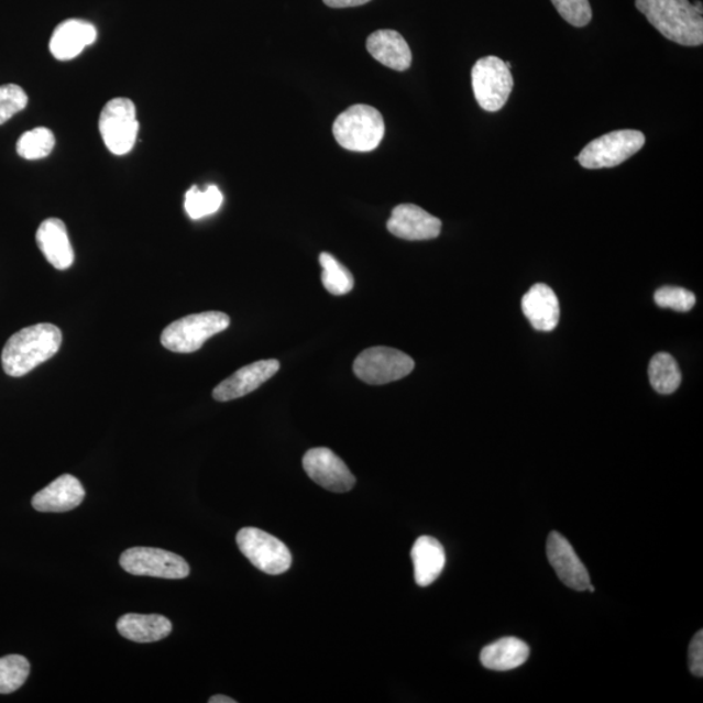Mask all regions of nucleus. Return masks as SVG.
Returning <instances> with one entry per match:
<instances>
[{"mask_svg": "<svg viewBox=\"0 0 703 703\" xmlns=\"http://www.w3.org/2000/svg\"><path fill=\"white\" fill-rule=\"evenodd\" d=\"M62 331L52 323H39L20 330L9 339L2 352L7 375L24 376L58 353Z\"/></svg>", "mask_w": 703, "mask_h": 703, "instance_id": "obj_1", "label": "nucleus"}, {"mask_svg": "<svg viewBox=\"0 0 703 703\" xmlns=\"http://www.w3.org/2000/svg\"><path fill=\"white\" fill-rule=\"evenodd\" d=\"M636 7L667 40L681 46L703 44V18L688 0H636Z\"/></svg>", "mask_w": 703, "mask_h": 703, "instance_id": "obj_2", "label": "nucleus"}, {"mask_svg": "<svg viewBox=\"0 0 703 703\" xmlns=\"http://www.w3.org/2000/svg\"><path fill=\"white\" fill-rule=\"evenodd\" d=\"M382 113L367 105H354L340 113L332 127L333 138L347 151L367 153L375 151L385 138Z\"/></svg>", "mask_w": 703, "mask_h": 703, "instance_id": "obj_3", "label": "nucleus"}, {"mask_svg": "<svg viewBox=\"0 0 703 703\" xmlns=\"http://www.w3.org/2000/svg\"><path fill=\"white\" fill-rule=\"evenodd\" d=\"M231 319L222 311H204L187 316L163 330L161 343L175 353H194L217 333L229 329Z\"/></svg>", "mask_w": 703, "mask_h": 703, "instance_id": "obj_4", "label": "nucleus"}, {"mask_svg": "<svg viewBox=\"0 0 703 703\" xmlns=\"http://www.w3.org/2000/svg\"><path fill=\"white\" fill-rule=\"evenodd\" d=\"M98 127L109 152L116 155L130 153L140 130L136 106L128 98L111 99L105 105Z\"/></svg>", "mask_w": 703, "mask_h": 703, "instance_id": "obj_5", "label": "nucleus"}, {"mask_svg": "<svg viewBox=\"0 0 703 703\" xmlns=\"http://www.w3.org/2000/svg\"><path fill=\"white\" fill-rule=\"evenodd\" d=\"M644 145L645 136L640 131H614L589 142L576 160L587 169L616 167L640 152Z\"/></svg>", "mask_w": 703, "mask_h": 703, "instance_id": "obj_6", "label": "nucleus"}, {"mask_svg": "<svg viewBox=\"0 0 703 703\" xmlns=\"http://www.w3.org/2000/svg\"><path fill=\"white\" fill-rule=\"evenodd\" d=\"M472 87L482 109L495 112L503 109L514 89L510 69L498 56H485L474 64Z\"/></svg>", "mask_w": 703, "mask_h": 703, "instance_id": "obj_7", "label": "nucleus"}, {"mask_svg": "<svg viewBox=\"0 0 703 703\" xmlns=\"http://www.w3.org/2000/svg\"><path fill=\"white\" fill-rule=\"evenodd\" d=\"M415 361L407 353L388 347H373L360 353L353 372L367 385L381 386L403 380L414 371Z\"/></svg>", "mask_w": 703, "mask_h": 703, "instance_id": "obj_8", "label": "nucleus"}, {"mask_svg": "<svg viewBox=\"0 0 703 703\" xmlns=\"http://www.w3.org/2000/svg\"><path fill=\"white\" fill-rule=\"evenodd\" d=\"M237 542L243 556L267 574H282L293 565V556L281 539L257 528H243L238 532Z\"/></svg>", "mask_w": 703, "mask_h": 703, "instance_id": "obj_9", "label": "nucleus"}, {"mask_svg": "<svg viewBox=\"0 0 703 703\" xmlns=\"http://www.w3.org/2000/svg\"><path fill=\"white\" fill-rule=\"evenodd\" d=\"M120 565L133 576L182 580L189 576V565L182 557L154 547H132L120 557Z\"/></svg>", "mask_w": 703, "mask_h": 703, "instance_id": "obj_10", "label": "nucleus"}, {"mask_svg": "<svg viewBox=\"0 0 703 703\" xmlns=\"http://www.w3.org/2000/svg\"><path fill=\"white\" fill-rule=\"evenodd\" d=\"M303 466L310 480L329 492L348 493L356 485V479L344 461L326 447L305 453Z\"/></svg>", "mask_w": 703, "mask_h": 703, "instance_id": "obj_11", "label": "nucleus"}, {"mask_svg": "<svg viewBox=\"0 0 703 703\" xmlns=\"http://www.w3.org/2000/svg\"><path fill=\"white\" fill-rule=\"evenodd\" d=\"M547 558L560 581L574 591L585 592L592 585L591 576L576 551L558 531H552L547 539Z\"/></svg>", "mask_w": 703, "mask_h": 703, "instance_id": "obj_12", "label": "nucleus"}, {"mask_svg": "<svg viewBox=\"0 0 703 703\" xmlns=\"http://www.w3.org/2000/svg\"><path fill=\"white\" fill-rule=\"evenodd\" d=\"M387 230L403 240H432L439 237L442 222L420 206L402 204L393 210L387 222Z\"/></svg>", "mask_w": 703, "mask_h": 703, "instance_id": "obj_13", "label": "nucleus"}, {"mask_svg": "<svg viewBox=\"0 0 703 703\" xmlns=\"http://www.w3.org/2000/svg\"><path fill=\"white\" fill-rule=\"evenodd\" d=\"M281 362L278 360H262L255 361L251 365L241 367L240 371L234 372L229 378L212 391V397L217 402H231L240 399V397L246 396L253 393L265 382L279 372Z\"/></svg>", "mask_w": 703, "mask_h": 703, "instance_id": "obj_14", "label": "nucleus"}, {"mask_svg": "<svg viewBox=\"0 0 703 703\" xmlns=\"http://www.w3.org/2000/svg\"><path fill=\"white\" fill-rule=\"evenodd\" d=\"M84 498L81 482L73 474H63L33 496L32 506L39 513H68L80 506Z\"/></svg>", "mask_w": 703, "mask_h": 703, "instance_id": "obj_15", "label": "nucleus"}, {"mask_svg": "<svg viewBox=\"0 0 703 703\" xmlns=\"http://www.w3.org/2000/svg\"><path fill=\"white\" fill-rule=\"evenodd\" d=\"M97 37L98 33L94 24L85 20L69 19L55 28L50 40V52L58 61L75 59L85 47L94 45Z\"/></svg>", "mask_w": 703, "mask_h": 703, "instance_id": "obj_16", "label": "nucleus"}, {"mask_svg": "<svg viewBox=\"0 0 703 703\" xmlns=\"http://www.w3.org/2000/svg\"><path fill=\"white\" fill-rule=\"evenodd\" d=\"M35 241L50 265L58 270H67L74 265L75 252L63 220L58 218L44 220L35 233Z\"/></svg>", "mask_w": 703, "mask_h": 703, "instance_id": "obj_17", "label": "nucleus"}, {"mask_svg": "<svg viewBox=\"0 0 703 703\" xmlns=\"http://www.w3.org/2000/svg\"><path fill=\"white\" fill-rule=\"evenodd\" d=\"M524 316L537 331L557 329L560 319L559 300L553 290L543 283L532 286L521 300Z\"/></svg>", "mask_w": 703, "mask_h": 703, "instance_id": "obj_18", "label": "nucleus"}, {"mask_svg": "<svg viewBox=\"0 0 703 703\" xmlns=\"http://www.w3.org/2000/svg\"><path fill=\"white\" fill-rule=\"evenodd\" d=\"M366 48L376 62L391 69L403 73L410 67L411 52L407 41L399 32L376 31L369 35Z\"/></svg>", "mask_w": 703, "mask_h": 703, "instance_id": "obj_19", "label": "nucleus"}, {"mask_svg": "<svg viewBox=\"0 0 703 703\" xmlns=\"http://www.w3.org/2000/svg\"><path fill=\"white\" fill-rule=\"evenodd\" d=\"M117 628L127 640L151 644L169 636L173 623L162 615L125 614L118 620Z\"/></svg>", "mask_w": 703, "mask_h": 703, "instance_id": "obj_20", "label": "nucleus"}, {"mask_svg": "<svg viewBox=\"0 0 703 703\" xmlns=\"http://www.w3.org/2000/svg\"><path fill=\"white\" fill-rule=\"evenodd\" d=\"M410 556L414 560L417 585H431L444 570V547L436 538L429 536L418 538Z\"/></svg>", "mask_w": 703, "mask_h": 703, "instance_id": "obj_21", "label": "nucleus"}, {"mask_svg": "<svg viewBox=\"0 0 703 703\" xmlns=\"http://www.w3.org/2000/svg\"><path fill=\"white\" fill-rule=\"evenodd\" d=\"M530 649L516 637H504L481 651V663L488 670L509 671L527 662Z\"/></svg>", "mask_w": 703, "mask_h": 703, "instance_id": "obj_22", "label": "nucleus"}, {"mask_svg": "<svg viewBox=\"0 0 703 703\" xmlns=\"http://www.w3.org/2000/svg\"><path fill=\"white\" fill-rule=\"evenodd\" d=\"M649 378L652 388L658 394H673L681 383V373L677 360L669 353H657L650 361Z\"/></svg>", "mask_w": 703, "mask_h": 703, "instance_id": "obj_23", "label": "nucleus"}, {"mask_svg": "<svg viewBox=\"0 0 703 703\" xmlns=\"http://www.w3.org/2000/svg\"><path fill=\"white\" fill-rule=\"evenodd\" d=\"M222 204L223 195L217 186H209L205 190L194 186L186 194L184 208L190 219L197 220L216 215Z\"/></svg>", "mask_w": 703, "mask_h": 703, "instance_id": "obj_24", "label": "nucleus"}, {"mask_svg": "<svg viewBox=\"0 0 703 703\" xmlns=\"http://www.w3.org/2000/svg\"><path fill=\"white\" fill-rule=\"evenodd\" d=\"M55 147V136L48 128L39 127L28 131L18 141L17 152L26 161L44 160Z\"/></svg>", "mask_w": 703, "mask_h": 703, "instance_id": "obj_25", "label": "nucleus"}, {"mask_svg": "<svg viewBox=\"0 0 703 703\" xmlns=\"http://www.w3.org/2000/svg\"><path fill=\"white\" fill-rule=\"evenodd\" d=\"M319 264L323 268L322 283L333 296L350 294L354 287L353 275L350 270L340 264L330 253L319 255Z\"/></svg>", "mask_w": 703, "mask_h": 703, "instance_id": "obj_26", "label": "nucleus"}, {"mask_svg": "<svg viewBox=\"0 0 703 703\" xmlns=\"http://www.w3.org/2000/svg\"><path fill=\"white\" fill-rule=\"evenodd\" d=\"M31 673V663L23 656L0 658V694H10L25 684Z\"/></svg>", "mask_w": 703, "mask_h": 703, "instance_id": "obj_27", "label": "nucleus"}, {"mask_svg": "<svg viewBox=\"0 0 703 703\" xmlns=\"http://www.w3.org/2000/svg\"><path fill=\"white\" fill-rule=\"evenodd\" d=\"M28 106V96L23 88L15 84L0 87V125L9 122L12 117L23 111Z\"/></svg>", "mask_w": 703, "mask_h": 703, "instance_id": "obj_28", "label": "nucleus"}, {"mask_svg": "<svg viewBox=\"0 0 703 703\" xmlns=\"http://www.w3.org/2000/svg\"><path fill=\"white\" fill-rule=\"evenodd\" d=\"M559 15L567 23L576 28H584L592 21L593 12L589 0H551Z\"/></svg>", "mask_w": 703, "mask_h": 703, "instance_id": "obj_29", "label": "nucleus"}, {"mask_svg": "<svg viewBox=\"0 0 703 703\" xmlns=\"http://www.w3.org/2000/svg\"><path fill=\"white\" fill-rule=\"evenodd\" d=\"M659 308L674 311H689L695 305V296L691 290L680 287H662L655 295Z\"/></svg>", "mask_w": 703, "mask_h": 703, "instance_id": "obj_30", "label": "nucleus"}, {"mask_svg": "<svg viewBox=\"0 0 703 703\" xmlns=\"http://www.w3.org/2000/svg\"><path fill=\"white\" fill-rule=\"evenodd\" d=\"M689 669L694 677L702 678L703 674V631L695 634L691 646H689Z\"/></svg>", "mask_w": 703, "mask_h": 703, "instance_id": "obj_31", "label": "nucleus"}, {"mask_svg": "<svg viewBox=\"0 0 703 703\" xmlns=\"http://www.w3.org/2000/svg\"><path fill=\"white\" fill-rule=\"evenodd\" d=\"M369 2L372 0H323V3L331 9H350V7L364 6Z\"/></svg>", "mask_w": 703, "mask_h": 703, "instance_id": "obj_32", "label": "nucleus"}, {"mask_svg": "<svg viewBox=\"0 0 703 703\" xmlns=\"http://www.w3.org/2000/svg\"><path fill=\"white\" fill-rule=\"evenodd\" d=\"M209 703H237V700L227 697V695H215L209 700Z\"/></svg>", "mask_w": 703, "mask_h": 703, "instance_id": "obj_33", "label": "nucleus"}, {"mask_svg": "<svg viewBox=\"0 0 703 703\" xmlns=\"http://www.w3.org/2000/svg\"><path fill=\"white\" fill-rule=\"evenodd\" d=\"M693 7H694V10H695V11H697L699 13H701V15H702V13H703V11H702V3H701V2H695V3L693 4Z\"/></svg>", "mask_w": 703, "mask_h": 703, "instance_id": "obj_34", "label": "nucleus"}]
</instances>
